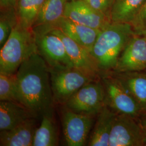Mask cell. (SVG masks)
<instances>
[{
  "mask_svg": "<svg viewBox=\"0 0 146 146\" xmlns=\"http://www.w3.org/2000/svg\"><path fill=\"white\" fill-rule=\"evenodd\" d=\"M16 74L21 104L36 117L52 114L54 101L49 69L39 54L22 63Z\"/></svg>",
  "mask_w": 146,
  "mask_h": 146,
  "instance_id": "cell-1",
  "label": "cell"
},
{
  "mask_svg": "<svg viewBox=\"0 0 146 146\" xmlns=\"http://www.w3.org/2000/svg\"><path fill=\"white\" fill-rule=\"evenodd\" d=\"M130 23L111 22L100 31L90 53L101 75L113 71L121 53L134 35Z\"/></svg>",
  "mask_w": 146,
  "mask_h": 146,
  "instance_id": "cell-2",
  "label": "cell"
},
{
  "mask_svg": "<svg viewBox=\"0 0 146 146\" xmlns=\"http://www.w3.org/2000/svg\"><path fill=\"white\" fill-rule=\"evenodd\" d=\"M37 52L33 28L22 26L19 22L0 51V73H15L21 64Z\"/></svg>",
  "mask_w": 146,
  "mask_h": 146,
  "instance_id": "cell-3",
  "label": "cell"
},
{
  "mask_svg": "<svg viewBox=\"0 0 146 146\" xmlns=\"http://www.w3.org/2000/svg\"><path fill=\"white\" fill-rule=\"evenodd\" d=\"M35 36L37 52L49 69L60 70L74 67L60 37L46 26L33 28Z\"/></svg>",
  "mask_w": 146,
  "mask_h": 146,
  "instance_id": "cell-4",
  "label": "cell"
},
{
  "mask_svg": "<svg viewBox=\"0 0 146 146\" xmlns=\"http://www.w3.org/2000/svg\"><path fill=\"white\" fill-rule=\"evenodd\" d=\"M49 73L54 101L62 104H66L84 84L99 79L74 67L60 70L49 69Z\"/></svg>",
  "mask_w": 146,
  "mask_h": 146,
  "instance_id": "cell-5",
  "label": "cell"
},
{
  "mask_svg": "<svg viewBox=\"0 0 146 146\" xmlns=\"http://www.w3.org/2000/svg\"><path fill=\"white\" fill-rule=\"evenodd\" d=\"M102 78L105 90V104L117 114L130 115L138 118L142 112L135 100L125 87L110 73Z\"/></svg>",
  "mask_w": 146,
  "mask_h": 146,
  "instance_id": "cell-6",
  "label": "cell"
},
{
  "mask_svg": "<svg viewBox=\"0 0 146 146\" xmlns=\"http://www.w3.org/2000/svg\"><path fill=\"white\" fill-rule=\"evenodd\" d=\"M67 107L76 113L97 115L105 104V90L99 79L84 84L68 100Z\"/></svg>",
  "mask_w": 146,
  "mask_h": 146,
  "instance_id": "cell-7",
  "label": "cell"
},
{
  "mask_svg": "<svg viewBox=\"0 0 146 146\" xmlns=\"http://www.w3.org/2000/svg\"><path fill=\"white\" fill-rule=\"evenodd\" d=\"M146 146L145 137L138 118L116 114L110 134L109 146Z\"/></svg>",
  "mask_w": 146,
  "mask_h": 146,
  "instance_id": "cell-8",
  "label": "cell"
},
{
  "mask_svg": "<svg viewBox=\"0 0 146 146\" xmlns=\"http://www.w3.org/2000/svg\"><path fill=\"white\" fill-rule=\"evenodd\" d=\"M94 115L78 113L67 107L62 114L63 131L68 146L85 145L94 121Z\"/></svg>",
  "mask_w": 146,
  "mask_h": 146,
  "instance_id": "cell-9",
  "label": "cell"
},
{
  "mask_svg": "<svg viewBox=\"0 0 146 146\" xmlns=\"http://www.w3.org/2000/svg\"><path fill=\"white\" fill-rule=\"evenodd\" d=\"M64 16L82 25L100 31L112 22L109 17L95 9L84 0L68 1Z\"/></svg>",
  "mask_w": 146,
  "mask_h": 146,
  "instance_id": "cell-10",
  "label": "cell"
},
{
  "mask_svg": "<svg viewBox=\"0 0 146 146\" xmlns=\"http://www.w3.org/2000/svg\"><path fill=\"white\" fill-rule=\"evenodd\" d=\"M146 70V38L144 36L134 34L121 53L113 72H125Z\"/></svg>",
  "mask_w": 146,
  "mask_h": 146,
  "instance_id": "cell-11",
  "label": "cell"
},
{
  "mask_svg": "<svg viewBox=\"0 0 146 146\" xmlns=\"http://www.w3.org/2000/svg\"><path fill=\"white\" fill-rule=\"evenodd\" d=\"M48 27L62 41L68 56L73 62L74 67L99 78L101 74L90 51L66 36L60 29Z\"/></svg>",
  "mask_w": 146,
  "mask_h": 146,
  "instance_id": "cell-12",
  "label": "cell"
},
{
  "mask_svg": "<svg viewBox=\"0 0 146 146\" xmlns=\"http://www.w3.org/2000/svg\"><path fill=\"white\" fill-rule=\"evenodd\" d=\"M49 27L60 29L66 36L87 49L90 52L101 31L75 22L64 16L54 26Z\"/></svg>",
  "mask_w": 146,
  "mask_h": 146,
  "instance_id": "cell-13",
  "label": "cell"
},
{
  "mask_svg": "<svg viewBox=\"0 0 146 146\" xmlns=\"http://www.w3.org/2000/svg\"><path fill=\"white\" fill-rule=\"evenodd\" d=\"M36 117H32L9 130L0 131L1 146H33Z\"/></svg>",
  "mask_w": 146,
  "mask_h": 146,
  "instance_id": "cell-14",
  "label": "cell"
},
{
  "mask_svg": "<svg viewBox=\"0 0 146 146\" xmlns=\"http://www.w3.org/2000/svg\"><path fill=\"white\" fill-rule=\"evenodd\" d=\"M109 73L119 80L135 100L142 112L146 111V71Z\"/></svg>",
  "mask_w": 146,
  "mask_h": 146,
  "instance_id": "cell-15",
  "label": "cell"
},
{
  "mask_svg": "<svg viewBox=\"0 0 146 146\" xmlns=\"http://www.w3.org/2000/svg\"><path fill=\"white\" fill-rule=\"evenodd\" d=\"M32 117H36L23 105L0 101V131L11 129Z\"/></svg>",
  "mask_w": 146,
  "mask_h": 146,
  "instance_id": "cell-16",
  "label": "cell"
},
{
  "mask_svg": "<svg viewBox=\"0 0 146 146\" xmlns=\"http://www.w3.org/2000/svg\"><path fill=\"white\" fill-rule=\"evenodd\" d=\"M116 114L106 104L104 106L98 114L88 146H109L110 134Z\"/></svg>",
  "mask_w": 146,
  "mask_h": 146,
  "instance_id": "cell-17",
  "label": "cell"
},
{
  "mask_svg": "<svg viewBox=\"0 0 146 146\" xmlns=\"http://www.w3.org/2000/svg\"><path fill=\"white\" fill-rule=\"evenodd\" d=\"M68 0H44L33 27H52L64 17Z\"/></svg>",
  "mask_w": 146,
  "mask_h": 146,
  "instance_id": "cell-18",
  "label": "cell"
},
{
  "mask_svg": "<svg viewBox=\"0 0 146 146\" xmlns=\"http://www.w3.org/2000/svg\"><path fill=\"white\" fill-rule=\"evenodd\" d=\"M146 0H115L110 19L112 22L131 24Z\"/></svg>",
  "mask_w": 146,
  "mask_h": 146,
  "instance_id": "cell-19",
  "label": "cell"
},
{
  "mask_svg": "<svg viewBox=\"0 0 146 146\" xmlns=\"http://www.w3.org/2000/svg\"><path fill=\"white\" fill-rule=\"evenodd\" d=\"M52 115L46 114L42 116L41 125L37 128L35 133L33 146L58 145V133Z\"/></svg>",
  "mask_w": 146,
  "mask_h": 146,
  "instance_id": "cell-20",
  "label": "cell"
},
{
  "mask_svg": "<svg viewBox=\"0 0 146 146\" xmlns=\"http://www.w3.org/2000/svg\"><path fill=\"white\" fill-rule=\"evenodd\" d=\"M44 0H18L16 13L18 22L27 28H33Z\"/></svg>",
  "mask_w": 146,
  "mask_h": 146,
  "instance_id": "cell-21",
  "label": "cell"
},
{
  "mask_svg": "<svg viewBox=\"0 0 146 146\" xmlns=\"http://www.w3.org/2000/svg\"><path fill=\"white\" fill-rule=\"evenodd\" d=\"M0 101L21 104L15 73H0Z\"/></svg>",
  "mask_w": 146,
  "mask_h": 146,
  "instance_id": "cell-22",
  "label": "cell"
},
{
  "mask_svg": "<svg viewBox=\"0 0 146 146\" xmlns=\"http://www.w3.org/2000/svg\"><path fill=\"white\" fill-rule=\"evenodd\" d=\"M18 23L16 9L1 10L0 47L5 44L13 28Z\"/></svg>",
  "mask_w": 146,
  "mask_h": 146,
  "instance_id": "cell-23",
  "label": "cell"
},
{
  "mask_svg": "<svg viewBox=\"0 0 146 146\" xmlns=\"http://www.w3.org/2000/svg\"><path fill=\"white\" fill-rule=\"evenodd\" d=\"M134 34L143 36L146 34V2L131 23Z\"/></svg>",
  "mask_w": 146,
  "mask_h": 146,
  "instance_id": "cell-24",
  "label": "cell"
},
{
  "mask_svg": "<svg viewBox=\"0 0 146 146\" xmlns=\"http://www.w3.org/2000/svg\"><path fill=\"white\" fill-rule=\"evenodd\" d=\"M95 9L110 19L111 11L115 0H84Z\"/></svg>",
  "mask_w": 146,
  "mask_h": 146,
  "instance_id": "cell-25",
  "label": "cell"
},
{
  "mask_svg": "<svg viewBox=\"0 0 146 146\" xmlns=\"http://www.w3.org/2000/svg\"><path fill=\"white\" fill-rule=\"evenodd\" d=\"M18 0H0L1 10L16 9Z\"/></svg>",
  "mask_w": 146,
  "mask_h": 146,
  "instance_id": "cell-26",
  "label": "cell"
},
{
  "mask_svg": "<svg viewBox=\"0 0 146 146\" xmlns=\"http://www.w3.org/2000/svg\"><path fill=\"white\" fill-rule=\"evenodd\" d=\"M138 120L139 121L145 134L146 146V111L141 113V114L138 117Z\"/></svg>",
  "mask_w": 146,
  "mask_h": 146,
  "instance_id": "cell-27",
  "label": "cell"
},
{
  "mask_svg": "<svg viewBox=\"0 0 146 146\" xmlns=\"http://www.w3.org/2000/svg\"><path fill=\"white\" fill-rule=\"evenodd\" d=\"M143 36H145V38H146V34H145V35H143Z\"/></svg>",
  "mask_w": 146,
  "mask_h": 146,
  "instance_id": "cell-28",
  "label": "cell"
},
{
  "mask_svg": "<svg viewBox=\"0 0 146 146\" xmlns=\"http://www.w3.org/2000/svg\"><path fill=\"white\" fill-rule=\"evenodd\" d=\"M68 1H72V0H68Z\"/></svg>",
  "mask_w": 146,
  "mask_h": 146,
  "instance_id": "cell-29",
  "label": "cell"
},
{
  "mask_svg": "<svg viewBox=\"0 0 146 146\" xmlns=\"http://www.w3.org/2000/svg\"><path fill=\"white\" fill-rule=\"evenodd\" d=\"M145 71H146V70H145Z\"/></svg>",
  "mask_w": 146,
  "mask_h": 146,
  "instance_id": "cell-30",
  "label": "cell"
}]
</instances>
